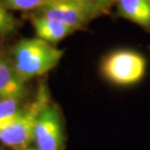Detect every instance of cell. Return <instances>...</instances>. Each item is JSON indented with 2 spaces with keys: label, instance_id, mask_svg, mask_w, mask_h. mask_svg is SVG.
Here are the masks:
<instances>
[{
  "label": "cell",
  "instance_id": "obj_1",
  "mask_svg": "<svg viewBox=\"0 0 150 150\" xmlns=\"http://www.w3.org/2000/svg\"><path fill=\"white\" fill-rule=\"evenodd\" d=\"M64 55V50L38 38H24L13 50V68L25 82L45 74L55 68Z\"/></svg>",
  "mask_w": 150,
  "mask_h": 150
},
{
  "label": "cell",
  "instance_id": "obj_2",
  "mask_svg": "<svg viewBox=\"0 0 150 150\" xmlns=\"http://www.w3.org/2000/svg\"><path fill=\"white\" fill-rule=\"evenodd\" d=\"M49 103L46 85H40L34 100L23 107L15 118L0 130V142L14 149L29 147L34 141V131L38 119Z\"/></svg>",
  "mask_w": 150,
  "mask_h": 150
},
{
  "label": "cell",
  "instance_id": "obj_3",
  "mask_svg": "<svg viewBox=\"0 0 150 150\" xmlns=\"http://www.w3.org/2000/svg\"><path fill=\"white\" fill-rule=\"evenodd\" d=\"M146 61L130 50H118L108 54L101 64V72L108 81L117 85L134 84L144 77Z\"/></svg>",
  "mask_w": 150,
  "mask_h": 150
},
{
  "label": "cell",
  "instance_id": "obj_4",
  "mask_svg": "<svg viewBox=\"0 0 150 150\" xmlns=\"http://www.w3.org/2000/svg\"><path fill=\"white\" fill-rule=\"evenodd\" d=\"M38 150H64V128L59 108L48 103L40 113L34 131Z\"/></svg>",
  "mask_w": 150,
  "mask_h": 150
},
{
  "label": "cell",
  "instance_id": "obj_5",
  "mask_svg": "<svg viewBox=\"0 0 150 150\" xmlns=\"http://www.w3.org/2000/svg\"><path fill=\"white\" fill-rule=\"evenodd\" d=\"M38 15L54 19L73 28L75 30L85 27L101 9L59 0H48L38 9Z\"/></svg>",
  "mask_w": 150,
  "mask_h": 150
},
{
  "label": "cell",
  "instance_id": "obj_6",
  "mask_svg": "<svg viewBox=\"0 0 150 150\" xmlns=\"http://www.w3.org/2000/svg\"><path fill=\"white\" fill-rule=\"evenodd\" d=\"M28 94L26 82L17 74L10 59L0 57V99L23 100Z\"/></svg>",
  "mask_w": 150,
  "mask_h": 150
},
{
  "label": "cell",
  "instance_id": "obj_7",
  "mask_svg": "<svg viewBox=\"0 0 150 150\" xmlns=\"http://www.w3.org/2000/svg\"><path fill=\"white\" fill-rule=\"evenodd\" d=\"M32 24L37 38L52 44L59 43L76 31L63 23L40 15L33 18Z\"/></svg>",
  "mask_w": 150,
  "mask_h": 150
},
{
  "label": "cell",
  "instance_id": "obj_8",
  "mask_svg": "<svg viewBox=\"0 0 150 150\" xmlns=\"http://www.w3.org/2000/svg\"><path fill=\"white\" fill-rule=\"evenodd\" d=\"M118 14L150 30V0H118Z\"/></svg>",
  "mask_w": 150,
  "mask_h": 150
},
{
  "label": "cell",
  "instance_id": "obj_9",
  "mask_svg": "<svg viewBox=\"0 0 150 150\" xmlns=\"http://www.w3.org/2000/svg\"><path fill=\"white\" fill-rule=\"evenodd\" d=\"M21 101L15 98L0 99V130L13 121L21 111Z\"/></svg>",
  "mask_w": 150,
  "mask_h": 150
},
{
  "label": "cell",
  "instance_id": "obj_10",
  "mask_svg": "<svg viewBox=\"0 0 150 150\" xmlns=\"http://www.w3.org/2000/svg\"><path fill=\"white\" fill-rule=\"evenodd\" d=\"M18 21L0 0V35H9L16 31Z\"/></svg>",
  "mask_w": 150,
  "mask_h": 150
},
{
  "label": "cell",
  "instance_id": "obj_11",
  "mask_svg": "<svg viewBox=\"0 0 150 150\" xmlns=\"http://www.w3.org/2000/svg\"><path fill=\"white\" fill-rule=\"evenodd\" d=\"M48 0H2L8 10L38 9Z\"/></svg>",
  "mask_w": 150,
  "mask_h": 150
},
{
  "label": "cell",
  "instance_id": "obj_12",
  "mask_svg": "<svg viewBox=\"0 0 150 150\" xmlns=\"http://www.w3.org/2000/svg\"><path fill=\"white\" fill-rule=\"evenodd\" d=\"M59 1H65V2H70V3H74L77 4H80V5L86 6L88 8H98V9H101V6H99L95 0H59Z\"/></svg>",
  "mask_w": 150,
  "mask_h": 150
},
{
  "label": "cell",
  "instance_id": "obj_13",
  "mask_svg": "<svg viewBox=\"0 0 150 150\" xmlns=\"http://www.w3.org/2000/svg\"><path fill=\"white\" fill-rule=\"evenodd\" d=\"M112 1H114V0H95V2H96L97 4L99 6H101V7L107 5L108 4L112 3Z\"/></svg>",
  "mask_w": 150,
  "mask_h": 150
},
{
  "label": "cell",
  "instance_id": "obj_14",
  "mask_svg": "<svg viewBox=\"0 0 150 150\" xmlns=\"http://www.w3.org/2000/svg\"><path fill=\"white\" fill-rule=\"evenodd\" d=\"M14 150H38L36 148H32V147H26V148H23V149H18Z\"/></svg>",
  "mask_w": 150,
  "mask_h": 150
}]
</instances>
